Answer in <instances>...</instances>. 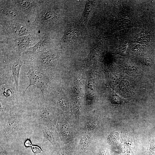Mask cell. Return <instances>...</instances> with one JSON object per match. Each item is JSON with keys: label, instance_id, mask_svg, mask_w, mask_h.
<instances>
[{"label": "cell", "instance_id": "cell-3", "mask_svg": "<svg viewBox=\"0 0 155 155\" xmlns=\"http://www.w3.org/2000/svg\"><path fill=\"white\" fill-rule=\"evenodd\" d=\"M0 102L11 107L22 102V96L17 89L9 69L0 67Z\"/></svg>", "mask_w": 155, "mask_h": 155}, {"label": "cell", "instance_id": "cell-6", "mask_svg": "<svg viewBox=\"0 0 155 155\" xmlns=\"http://www.w3.org/2000/svg\"><path fill=\"white\" fill-rule=\"evenodd\" d=\"M33 121L36 125L50 127L55 123V113L47 100L38 103L32 111Z\"/></svg>", "mask_w": 155, "mask_h": 155}, {"label": "cell", "instance_id": "cell-15", "mask_svg": "<svg viewBox=\"0 0 155 155\" xmlns=\"http://www.w3.org/2000/svg\"><path fill=\"white\" fill-rule=\"evenodd\" d=\"M29 146H32V149L34 154L39 153L42 152L41 149L39 147L36 146H32L31 143Z\"/></svg>", "mask_w": 155, "mask_h": 155}, {"label": "cell", "instance_id": "cell-1", "mask_svg": "<svg viewBox=\"0 0 155 155\" xmlns=\"http://www.w3.org/2000/svg\"><path fill=\"white\" fill-rule=\"evenodd\" d=\"M27 110L22 102L11 107L8 113L0 119V142H15L23 127Z\"/></svg>", "mask_w": 155, "mask_h": 155}, {"label": "cell", "instance_id": "cell-7", "mask_svg": "<svg viewBox=\"0 0 155 155\" xmlns=\"http://www.w3.org/2000/svg\"><path fill=\"white\" fill-rule=\"evenodd\" d=\"M59 56L57 53L48 49L34 55L28 61L27 65L50 71L52 67L56 66Z\"/></svg>", "mask_w": 155, "mask_h": 155}, {"label": "cell", "instance_id": "cell-5", "mask_svg": "<svg viewBox=\"0 0 155 155\" xmlns=\"http://www.w3.org/2000/svg\"><path fill=\"white\" fill-rule=\"evenodd\" d=\"M0 36H22L38 32L32 22L0 20Z\"/></svg>", "mask_w": 155, "mask_h": 155}, {"label": "cell", "instance_id": "cell-9", "mask_svg": "<svg viewBox=\"0 0 155 155\" xmlns=\"http://www.w3.org/2000/svg\"><path fill=\"white\" fill-rule=\"evenodd\" d=\"M47 33L42 34L39 41L21 55L25 61L26 65L28 61L36 54L49 49V39Z\"/></svg>", "mask_w": 155, "mask_h": 155}, {"label": "cell", "instance_id": "cell-4", "mask_svg": "<svg viewBox=\"0 0 155 155\" xmlns=\"http://www.w3.org/2000/svg\"><path fill=\"white\" fill-rule=\"evenodd\" d=\"M28 71L25 74L29 78V84L22 95L24 96L28 88L34 86L40 90L43 99L46 100L50 92L52 77L50 71L43 70L38 67L30 66Z\"/></svg>", "mask_w": 155, "mask_h": 155}, {"label": "cell", "instance_id": "cell-13", "mask_svg": "<svg viewBox=\"0 0 155 155\" xmlns=\"http://www.w3.org/2000/svg\"><path fill=\"white\" fill-rule=\"evenodd\" d=\"M112 102L115 104H122L127 102L126 100L119 96L116 95L113 97L111 99Z\"/></svg>", "mask_w": 155, "mask_h": 155}, {"label": "cell", "instance_id": "cell-14", "mask_svg": "<svg viewBox=\"0 0 155 155\" xmlns=\"http://www.w3.org/2000/svg\"><path fill=\"white\" fill-rule=\"evenodd\" d=\"M142 62L148 66H151L154 64L151 58L150 57L143 58L141 59Z\"/></svg>", "mask_w": 155, "mask_h": 155}, {"label": "cell", "instance_id": "cell-10", "mask_svg": "<svg viewBox=\"0 0 155 155\" xmlns=\"http://www.w3.org/2000/svg\"><path fill=\"white\" fill-rule=\"evenodd\" d=\"M0 57L8 64L9 70L15 82L17 89L19 91L20 72L22 66L26 65L25 61L21 56L17 57H7L1 56Z\"/></svg>", "mask_w": 155, "mask_h": 155}, {"label": "cell", "instance_id": "cell-16", "mask_svg": "<svg viewBox=\"0 0 155 155\" xmlns=\"http://www.w3.org/2000/svg\"><path fill=\"white\" fill-rule=\"evenodd\" d=\"M126 47H122L119 48L118 51L119 54H124L126 50Z\"/></svg>", "mask_w": 155, "mask_h": 155}, {"label": "cell", "instance_id": "cell-11", "mask_svg": "<svg viewBox=\"0 0 155 155\" xmlns=\"http://www.w3.org/2000/svg\"><path fill=\"white\" fill-rule=\"evenodd\" d=\"M50 127L43 126L42 127L43 133V139L42 142L49 141L54 145L55 144V136Z\"/></svg>", "mask_w": 155, "mask_h": 155}, {"label": "cell", "instance_id": "cell-8", "mask_svg": "<svg viewBox=\"0 0 155 155\" xmlns=\"http://www.w3.org/2000/svg\"><path fill=\"white\" fill-rule=\"evenodd\" d=\"M17 11L27 17L32 22L34 20L39 0H9Z\"/></svg>", "mask_w": 155, "mask_h": 155}, {"label": "cell", "instance_id": "cell-2", "mask_svg": "<svg viewBox=\"0 0 155 155\" xmlns=\"http://www.w3.org/2000/svg\"><path fill=\"white\" fill-rule=\"evenodd\" d=\"M42 36L38 32L19 37L0 36V55L7 57H19L40 40Z\"/></svg>", "mask_w": 155, "mask_h": 155}, {"label": "cell", "instance_id": "cell-12", "mask_svg": "<svg viewBox=\"0 0 155 155\" xmlns=\"http://www.w3.org/2000/svg\"><path fill=\"white\" fill-rule=\"evenodd\" d=\"M78 32L73 30H70L66 31L61 40L64 42H70L75 40L78 37Z\"/></svg>", "mask_w": 155, "mask_h": 155}]
</instances>
